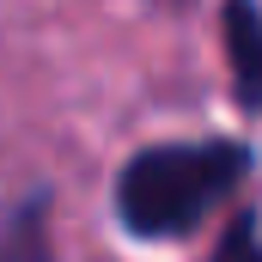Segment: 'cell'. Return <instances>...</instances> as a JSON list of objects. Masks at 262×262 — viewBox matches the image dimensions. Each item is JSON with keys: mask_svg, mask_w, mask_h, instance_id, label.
Returning a JSON list of instances; mask_svg holds the SVG:
<instances>
[{"mask_svg": "<svg viewBox=\"0 0 262 262\" xmlns=\"http://www.w3.org/2000/svg\"><path fill=\"white\" fill-rule=\"evenodd\" d=\"M165 6H189V0H165Z\"/></svg>", "mask_w": 262, "mask_h": 262, "instance_id": "obj_5", "label": "cell"}, {"mask_svg": "<svg viewBox=\"0 0 262 262\" xmlns=\"http://www.w3.org/2000/svg\"><path fill=\"white\" fill-rule=\"evenodd\" d=\"M250 171L244 140H171L134 152L116 177V220L146 244H171L232 195Z\"/></svg>", "mask_w": 262, "mask_h": 262, "instance_id": "obj_1", "label": "cell"}, {"mask_svg": "<svg viewBox=\"0 0 262 262\" xmlns=\"http://www.w3.org/2000/svg\"><path fill=\"white\" fill-rule=\"evenodd\" d=\"M226 67H232V98L244 110H262V6L256 0H226Z\"/></svg>", "mask_w": 262, "mask_h": 262, "instance_id": "obj_2", "label": "cell"}, {"mask_svg": "<svg viewBox=\"0 0 262 262\" xmlns=\"http://www.w3.org/2000/svg\"><path fill=\"white\" fill-rule=\"evenodd\" d=\"M0 262H55L49 256V195H25L0 213Z\"/></svg>", "mask_w": 262, "mask_h": 262, "instance_id": "obj_3", "label": "cell"}, {"mask_svg": "<svg viewBox=\"0 0 262 262\" xmlns=\"http://www.w3.org/2000/svg\"><path fill=\"white\" fill-rule=\"evenodd\" d=\"M213 262H262V232H256V220H250V213L226 226V238H220Z\"/></svg>", "mask_w": 262, "mask_h": 262, "instance_id": "obj_4", "label": "cell"}]
</instances>
